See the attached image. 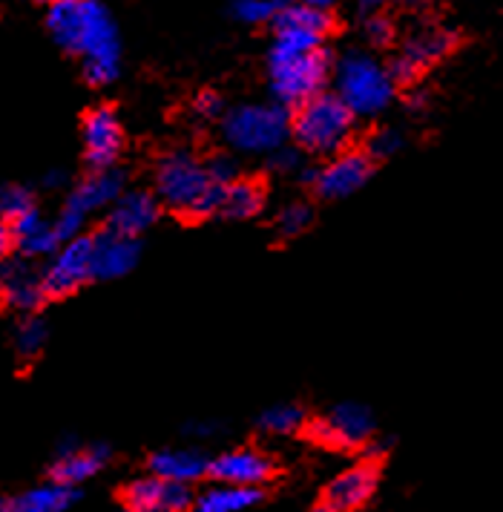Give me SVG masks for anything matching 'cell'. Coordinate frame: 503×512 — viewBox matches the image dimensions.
<instances>
[{
    "instance_id": "obj_29",
    "label": "cell",
    "mask_w": 503,
    "mask_h": 512,
    "mask_svg": "<svg viewBox=\"0 0 503 512\" xmlns=\"http://www.w3.org/2000/svg\"><path fill=\"white\" fill-rule=\"evenodd\" d=\"M311 219H314V213H311V208L305 202H291V205H285V208L279 210L276 228H279L282 236H297V233H302L311 225Z\"/></svg>"
},
{
    "instance_id": "obj_17",
    "label": "cell",
    "mask_w": 503,
    "mask_h": 512,
    "mask_svg": "<svg viewBox=\"0 0 503 512\" xmlns=\"http://www.w3.org/2000/svg\"><path fill=\"white\" fill-rule=\"evenodd\" d=\"M138 239L115 231L95 233V280H118L136 268Z\"/></svg>"
},
{
    "instance_id": "obj_39",
    "label": "cell",
    "mask_w": 503,
    "mask_h": 512,
    "mask_svg": "<svg viewBox=\"0 0 503 512\" xmlns=\"http://www.w3.org/2000/svg\"><path fill=\"white\" fill-rule=\"evenodd\" d=\"M38 3H49V6H52V3H58V0H38Z\"/></svg>"
},
{
    "instance_id": "obj_3",
    "label": "cell",
    "mask_w": 503,
    "mask_h": 512,
    "mask_svg": "<svg viewBox=\"0 0 503 512\" xmlns=\"http://www.w3.org/2000/svg\"><path fill=\"white\" fill-rule=\"evenodd\" d=\"M222 182H216L213 167L190 150L167 153L156 167V196L164 208L182 216H216Z\"/></svg>"
},
{
    "instance_id": "obj_13",
    "label": "cell",
    "mask_w": 503,
    "mask_h": 512,
    "mask_svg": "<svg viewBox=\"0 0 503 512\" xmlns=\"http://www.w3.org/2000/svg\"><path fill=\"white\" fill-rule=\"evenodd\" d=\"M314 435L328 446H343L354 449L371 441L374 435V418L366 406L360 403H337L334 409H328L317 423H314Z\"/></svg>"
},
{
    "instance_id": "obj_5",
    "label": "cell",
    "mask_w": 503,
    "mask_h": 512,
    "mask_svg": "<svg viewBox=\"0 0 503 512\" xmlns=\"http://www.w3.org/2000/svg\"><path fill=\"white\" fill-rule=\"evenodd\" d=\"M354 121L357 116L345 107L340 95L320 93L299 104L291 118V133L299 150L311 156H337L354 139Z\"/></svg>"
},
{
    "instance_id": "obj_23",
    "label": "cell",
    "mask_w": 503,
    "mask_h": 512,
    "mask_svg": "<svg viewBox=\"0 0 503 512\" xmlns=\"http://www.w3.org/2000/svg\"><path fill=\"white\" fill-rule=\"evenodd\" d=\"M72 501H75V487L52 478L41 487L21 492L9 507H12V512H67Z\"/></svg>"
},
{
    "instance_id": "obj_25",
    "label": "cell",
    "mask_w": 503,
    "mask_h": 512,
    "mask_svg": "<svg viewBox=\"0 0 503 512\" xmlns=\"http://www.w3.org/2000/svg\"><path fill=\"white\" fill-rule=\"evenodd\" d=\"M46 340H49V328L44 320L38 317H26L15 328V351L21 354L23 360H32L44 351Z\"/></svg>"
},
{
    "instance_id": "obj_34",
    "label": "cell",
    "mask_w": 503,
    "mask_h": 512,
    "mask_svg": "<svg viewBox=\"0 0 503 512\" xmlns=\"http://www.w3.org/2000/svg\"><path fill=\"white\" fill-rule=\"evenodd\" d=\"M196 113H199V116H205V118L222 116V101H219V95H216V93L199 95V101H196Z\"/></svg>"
},
{
    "instance_id": "obj_19",
    "label": "cell",
    "mask_w": 503,
    "mask_h": 512,
    "mask_svg": "<svg viewBox=\"0 0 503 512\" xmlns=\"http://www.w3.org/2000/svg\"><path fill=\"white\" fill-rule=\"evenodd\" d=\"M377 489V469L374 464H354L343 469L331 484H328V504L337 510L351 512L363 507Z\"/></svg>"
},
{
    "instance_id": "obj_21",
    "label": "cell",
    "mask_w": 503,
    "mask_h": 512,
    "mask_svg": "<svg viewBox=\"0 0 503 512\" xmlns=\"http://www.w3.org/2000/svg\"><path fill=\"white\" fill-rule=\"evenodd\" d=\"M107 458H110L107 446H67L52 466V478L69 487H78L90 481L92 475H98Z\"/></svg>"
},
{
    "instance_id": "obj_32",
    "label": "cell",
    "mask_w": 503,
    "mask_h": 512,
    "mask_svg": "<svg viewBox=\"0 0 503 512\" xmlns=\"http://www.w3.org/2000/svg\"><path fill=\"white\" fill-rule=\"evenodd\" d=\"M299 164H302V153H299L297 147H279L274 156H271V167L279 170V173H297Z\"/></svg>"
},
{
    "instance_id": "obj_33",
    "label": "cell",
    "mask_w": 503,
    "mask_h": 512,
    "mask_svg": "<svg viewBox=\"0 0 503 512\" xmlns=\"http://www.w3.org/2000/svg\"><path fill=\"white\" fill-rule=\"evenodd\" d=\"M429 0H360V9L363 15L371 12H383L386 6H403V9H417V6H426Z\"/></svg>"
},
{
    "instance_id": "obj_16",
    "label": "cell",
    "mask_w": 503,
    "mask_h": 512,
    "mask_svg": "<svg viewBox=\"0 0 503 512\" xmlns=\"http://www.w3.org/2000/svg\"><path fill=\"white\" fill-rule=\"evenodd\" d=\"M161 202L156 193L150 190H124L107 210V228L124 236L138 239L159 222Z\"/></svg>"
},
{
    "instance_id": "obj_28",
    "label": "cell",
    "mask_w": 503,
    "mask_h": 512,
    "mask_svg": "<svg viewBox=\"0 0 503 512\" xmlns=\"http://www.w3.org/2000/svg\"><path fill=\"white\" fill-rule=\"evenodd\" d=\"M233 12L242 24H276L282 3L279 0H236Z\"/></svg>"
},
{
    "instance_id": "obj_18",
    "label": "cell",
    "mask_w": 503,
    "mask_h": 512,
    "mask_svg": "<svg viewBox=\"0 0 503 512\" xmlns=\"http://www.w3.org/2000/svg\"><path fill=\"white\" fill-rule=\"evenodd\" d=\"M12 245L21 251L23 259H41L52 256L64 242L55 231V219H46L41 210L26 213L23 219L12 222Z\"/></svg>"
},
{
    "instance_id": "obj_22",
    "label": "cell",
    "mask_w": 503,
    "mask_h": 512,
    "mask_svg": "<svg viewBox=\"0 0 503 512\" xmlns=\"http://www.w3.org/2000/svg\"><path fill=\"white\" fill-rule=\"evenodd\" d=\"M262 208H265L262 185L251 182V179H233V182L222 187L216 216H222V219H251Z\"/></svg>"
},
{
    "instance_id": "obj_24",
    "label": "cell",
    "mask_w": 503,
    "mask_h": 512,
    "mask_svg": "<svg viewBox=\"0 0 503 512\" xmlns=\"http://www.w3.org/2000/svg\"><path fill=\"white\" fill-rule=\"evenodd\" d=\"M259 501V489L248 487H230V484H219L205 489L202 495L193 498L190 512H245L251 510Z\"/></svg>"
},
{
    "instance_id": "obj_14",
    "label": "cell",
    "mask_w": 503,
    "mask_h": 512,
    "mask_svg": "<svg viewBox=\"0 0 503 512\" xmlns=\"http://www.w3.org/2000/svg\"><path fill=\"white\" fill-rule=\"evenodd\" d=\"M44 271L32 265V259H3L0 262V303L15 311H35L44 303Z\"/></svg>"
},
{
    "instance_id": "obj_2",
    "label": "cell",
    "mask_w": 503,
    "mask_h": 512,
    "mask_svg": "<svg viewBox=\"0 0 503 512\" xmlns=\"http://www.w3.org/2000/svg\"><path fill=\"white\" fill-rule=\"evenodd\" d=\"M46 26L58 47L81 58L90 84L101 87L118 75V29L101 0H58L49 6Z\"/></svg>"
},
{
    "instance_id": "obj_7",
    "label": "cell",
    "mask_w": 503,
    "mask_h": 512,
    "mask_svg": "<svg viewBox=\"0 0 503 512\" xmlns=\"http://www.w3.org/2000/svg\"><path fill=\"white\" fill-rule=\"evenodd\" d=\"M121 193H124V176L115 167L92 170L90 176H84L78 185L72 187L64 210L55 216V231L61 236V242L81 236L84 225L90 222L92 216L101 213V210L113 208V202Z\"/></svg>"
},
{
    "instance_id": "obj_38",
    "label": "cell",
    "mask_w": 503,
    "mask_h": 512,
    "mask_svg": "<svg viewBox=\"0 0 503 512\" xmlns=\"http://www.w3.org/2000/svg\"><path fill=\"white\" fill-rule=\"evenodd\" d=\"M0 512H12V507L9 504H0Z\"/></svg>"
},
{
    "instance_id": "obj_37",
    "label": "cell",
    "mask_w": 503,
    "mask_h": 512,
    "mask_svg": "<svg viewBox=\"0 0 503 512\" xmlns=\"http://www.w3.org/2000/svg\"><path fill=\"white\" fill-rule=\"evenodd\" d=\"M314 512H343V510H337V507H331V504H322V507H317Z\"/></svg>"
},
{
    "instance_id": "obj_36",
    "label": "cell",
    "mask_w": 503,
    "mask_h": 512,
    "mask_svg": "<svg viewBox=\"0 0 503 512\" xmlns=\"http://www.w3.org/2000/svg\"><path fill=\"white\" fill-rule=\"evenodd\" d=\"M294 3H299V6H311V9H328L331 3H337V0H294Z\"/></svg>"
},
{
    "instance_id": "obj_1",
    "label": "cell",
    "mask_w": 503,
    "mask_h": 512,
    "mask_svg": "<svg viewBox=\"0 0 503 512\" xmlns=\"http://www.w3.org/2000/svg\"><path fill=\"white\" fill-rule=\"evenodd\" d=\"M276 38L268 55V78L282 107H299L322 93L328 81V15L311 6H282Z\"/></svg>"
},
{
    "instance_id": "obj_6",
    "label": "cell",
    "mask_w": 503,
    "mask_h": 512,
    "mask_svg": "<svg viewBox=\"0 0 503 512\" xmlns=\"http://www.w3.org/2000/svg\"><path fill=\"white\" fill-rule=\"evenodd\" d=\"M291 133L282 104H242L222 118V136L230 150L245 156H274Z\"/></svg>"
},
{
    "instance_id": "obj_4",
    "label": "cell",
    "mask_w": 503,
    "mask_h": 512,
    "mask_svg": "<svg viewBox=\"0 0 503 512\" xmlns=\"http://www.w3.org/2000/svg\"><path fill=\"white\" fill-rule=\"evenodd\" d=\"M334 87L354 116L374 118L391 107L397 93V75L371 52L351 49L334 67Z\"/></svg>"
},
{
    "instance_id": "obj_26",
    "label": "cell",
    "mask_w": 503,
    "mask_h": 512,
    "mask_svg": "<svg viewBox=\"0 0 503 512\" xmlns=\"http://www.w3.org/2000/svg\"><path fill=\"white\" fill-rule=\"evenodd\" d=\"M32 210H38V205H35V196L29 193V187H0V219H3V222L12 225V222H18V219H23V216L32 213Z\"/></svg>"
},
{
    "instance_id": "obj_9",
    "label": "cell",
    "mask_w": 503,
    "mask_h": 512,
    "mask_svg": "<svg viewBox=\"0 0 503 512\" xmlns=\"http://www.w3.org/2000/svg\"><path fill=\"white\" fill-rule=\"evenodd\" d=\"M455 47V35L449 29L435 24H423L412 29L403 44L397 49V58H394V75L403 78V81H412L417 75L435 67L437 61H443Z\"/></svg>"
},
{
    "instance_id": "obj_30",
    "label": "cell",
    "mask_w": 503,
    "mask_h": 512,
    "mask_svg": "<svg viewBox=\"0 0 503 512\" xmlns=\"http://www.w3.org/2000/svg\"><path fill=\"white\" fill-rule=\"evenodd\" d=\"M400 144H403V139H400V133L397 130H377L371 139H368V156L371 159H389L391 153H397L400 150Z\"/></svg>"
},
{
    "instance_id": "obj_31",
    "label": "cell",
    "mask_w": 503,
    "mask_h": 512,
    "mask_svg": "<svg viewBox=\"0 0 503 512\" xmlns=\"http://www.w3.org/2000/svg\"><path fill=\"white\" fill-rule=\"evenodd\" d=\"M366 38L374 44V47H386L391 38H394V26L391 21L383 15V12H371L366 15Z\"/></svg>"
},
{
    "instance_id": "obj_27",
    "label": "cell",
    "mask_w": 503,
    "mask_h": 512,
    "mask_svg": "<svg viewBox=\"0 0 503 512\" xmlns=\"http://www.w3.org/2000/svg\"><path fill=\"white\" fill-rule=\"evenodd\" d=\"M259 426H262L268 435H294L299 426H302V409H299V406H291V403L271 406V409L259 418Z\"/></svg>"
},
{
    "instance_id": "obj_35",
    "label": "cell",
    "mask_w": 503,
    "mask_h": 512,
    "mask_svg": "<svg viewBox=\"0 0 503 512\" xmlns=\"http://www.w3.org/2000/svg\"><path fill=\"white\" fill-rule=\"evenodd\" d=\"M9 248H15V245H12V228H9V222L0 219V262L6 259Z\"/></svg>"
},
{
    "instance_id": "obj_12",
    "label": "cell",
    "mask_w": 503,
    "mask_h": 512,
    "mask_svg": "<svg viewBox=\"0 0 503 512\" xmlns=\"http://www.w3.org/2000/svg\"><path fill=\"white\" fill-rule=\"evenodd\" d=\"M124 507L127 512H190L193 495L190 487L167 481L161 475H144L124 489Z\"/></svg>"
},
{
    "instance_id": "obj_11",
    "label": "cell",
    "mask_w": 503,
    "mask_h": 512,
    "mask_svg": "<svg viewBox=\"0 0 503 512\" xmlns=\"http://www.w3.org/2000/svg\"><path fill=\"white\" fill-rule=\"evenodd\" d=\"M81 139H84V159L90 162L92 170L113 167L124 150V127L113 107L90 110L81 127Z\"/></svg>"
},
{
    "instance_id": "obj_8",
    "label": "cell",
    "mask_w": 503,
    "mask_h": 512,
    "mask_svg": "<svg viewBox=\"0 0 503 512\" xmlns=\"http://www.w3.org/2000/svg\"><path fill=\"white\" fill-rule=\"evenodd\" d=\"M95 280V236L81 233L49 256L44 285L49 297H67Z\"/></svg>"
},
{
    "instance_id": "obj_10",
    "label": "cell",
    "mask_w": 503,
    "mask_h": 512,
    "mask_svg": "<svg viewBox=\"0 0 503 512\" xmlns=\"http://www.w3.org/2000/svg\"><path fill=\"white\" fill-rule=\"evenodd\" d=\"M374 170V159L368 153H337L320 170L311 173V185L317 190L320 199H345L351 193H357L360 187H366Z\"/></svg>"
},
{
    "instance_id": "obj_15",
    "label": "cell",
    "mask_w": 503,
    "mask_h": 512,
    "mask_svg": "<svg viewBox=\"0 0 503 512\" xmlns=\"http://www.w3.org/2000/svg\"><path fill=\"white\" fill-rule=\"evenodd\" d=\"M274 472V464L265 452L259 449H230L222 452L216 461H210V475L219 484L230 487L259 489Z\"/></svg>"
},
{
    "instance_id": "obj_20",
    "label": "cell",
    "mask_w": 503,
    "mask_h": 512,
    "mask_svg": "<svg viewBox=\"0 0 503 512\" xmlns=\"http://www.w3.org/2000/svg\"><path fill=\"white\" fill-rule=\"evenodd\" d=\"M150 472L161 475L167 481H176V484H196L199 478H205V472H210V461L199 449H190V446H173V449H161L150 458Z\"/></svg>"
}]
</instances>
